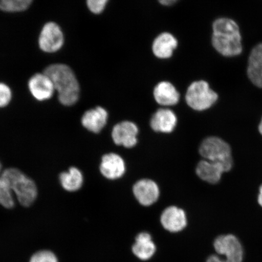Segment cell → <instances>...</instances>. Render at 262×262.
<instances>
[{
    "mask_svg": "<svg viewBox=\"0 0 262 262\" xmlns=\"http://www.w3.org/2000/svg\"><path fill=\"white\" fill-rule=\"evenodd\" d=\"M57 92L58 100L64 106H73L79 99L80 87L76 75L69 66L52 64L45 69Z\"/></svg>",
    "mask_w": 262,
    "mask_h": 262,
    "instance_id": "obj_1",
    "label": "cell"
},
{
    "mask_svg": "<svg viewBox=\"0 0 262 262\" xmlns=\"http://www.w3.org/2000/svg\"><path fill=\"white\" fill-rule=\"evenodd\" d=\"M212 43L219 53L234 57L242 51V37L238 25L231 19H216L212 25Z\"/></svg>",
    "mask_w": 262,
    "mask_h": 262,
    "instance_id": "obj_2",
    "label": "cell"
},
{
    "mask_svg": "<svg viewBox=\"0 0 262 262\" xmlns=\"http://www.w3.org/2000/svg\"><path fill=\"white\" fill-rule=\"evenodd\" d=\"M1 178L8 183L21 205L28 207L37 199L38 192L35 183L19 169H6L3 171Z\"/></svg>",
    "mask_w": 262,
    "mask_h": 262,
    "instance_id": "obj_3",
    "label": "cell"
},
{
    "mask_svg": "<svg viewBox=\"0 0 262 262\" xmlns=\"http://www.w3.org/2000/svg\"><path fill=\"white\" fill-rule=\"evenodd\" d=\"M199 153L205 160L221 163L229 171L233 165L230 146L217 137H209L205 139L199 147Z\"/></svg>",
    "mask_w": 262,
    "mask_h": 262,
    "instance_id": "obj_4",
    "label": "cell"
},
{
    "mask_svg": "<svg viewBox=\"0 0 262 262\" xmlns=\"http://www.w3.org/2000/svg\"><path fill=\"white\" fill-rule=\"evenodd\" d=\"M214 247L216 253L224 257L212 255L206 262H242L243 260V248L234 235H220L215 239Z\"/></svg>",
    "mask_w": 262,
    "mask_h": 262,
    "instance_id": "obj_5",
    "label": "cell"
},
{
    "mask_svg": "<svg viewBox=\"0 0 262 262\" xmlns=\"http://www.w3.org/2000/svg\"><path fill=\"white\" fill-rule=\"evenodd\" d=\"M218 99V95L209 87L207 82H193L186 92V101L192 109L202 111L210 108Z\"/></svg>",
    "mask_w": 262,
    "mask_h": 262,
    "instance_id": "obj_6",
    "label": "cell"
},
{
    "mask_svg": "<svg viewBox=\"0 0 262 262\" xmlns=\"http://www.w3.org/2000/svg\"><path fill=\"white\" fill-rule=\"evenodd\" d=\"M64 42V37L60 26L53 21L46 24L38 38V46L47 53H55L60 50Z\"/></svg>",
    "mask_w": 262,
    "mask_h": 262,
    "instance_id": "obj_7",
    "label": "cell"
},
{
    "mask_svg": "<svg viewBox=\"0 0 262 262\" xmlns=\"http://www.w3.org/2000/svg\"><path fill=\"white\" fill-rule=\"evenodd\" d=\"M28 88L32 96L41 101L50 99L55 92L51 78L44 72L32 75L28 81Z\"/></svg>",
    "mask_w": 262,
    "mask_h": 262,
    "instance_id": "obj_8",
    "label": "cell"
},
{
    "mask_svg": "<svg viewBox=\"0 0 262 262\" xmlns=\"http://www.w3.org/2000/svg\"><path fill=\"white\" fill-rule=\"evenodd\" d=\"M138 133V127L135 123L129 121H124L114 126L112 137L116 145L131 148L137 143Z\"/></svg>",
    "mask_w": 262,
    "mask_h": 262,
    "instance_id": "obj_9",
    "label": "cell"
},
{
    "mask_svg": "<svg viewBox=\"0 0 262 262\" xmlns=\"http://www.w3.org/2000/svg\"><path fill=\"white\" fill-rule=\"evenodd\" d=\"M133 191L137 201L143 206L152 205L155 204L159 198V186L152 180L142 179L139 180L134 184Z\"/></svg>",
    "mask_w": 262,
    "mask_h": 262,
    "instance_id": "obj_10",
    "label": "cell"
},
{
    "mask_svg": "<svg viewBox=\"0 0 262 262\" xmlns=\"http://www.w3.org/2000/svg\"><path fill=\"white\" fill-rule=\"evenodd\" d=\"M160 222L166 230L179 232L187 225V217L182 209L175 206H169L164 210L160 217Z\"/></svg>",
    "mask_w": 262,
    "mask_h": 262,
    "instance_id": "obj_11",
    "label": "cell"
},
{
    "mask_svg": "<svg viewBox=\"0 0 262 262\" xmlns=\"http://www.w3.org/2000/svg\"><path fill=\"white\" fill-rule=\"evenodd\" d=\"M100 171L101 174L107 179H120L126 171L125 163L117 154H107L101 159Z\"/></svg>",
    "mask_w": 262,
    "mask_h": 262,
    "instance_id": "obj_12",
    "label": "cell"
},
{
    "mask_svg": "<svg viewBox=\"0 0 262 262\" xmlns=\"http://www.w3.org/2000/svg\"><path fill=\"white\" fill-rule=\"evenodd\" d=\"M228 172L221 163L203 160L196 165L195 172L200 179L204 181L216 184L220 181L223 173Z\"/></svg>",
    "mask_w": 262,
    "mask_h": 262,
    "instance_id": "obj_13",
    "label": "cell"
},
{
    "mask_svg": "<svg viewBox=\"0 0 262 262\" xmlns=\"http://www.w3.org/2000/svg\"><path fill=\"white\" fill-rule=\"evenodd\" d=\"M177 122L178 119L172 110L162 108L153 115L150 125L156 132L170 133L175 129Z\"/></svg>",
    "mask_w": 262,
    "mask_h": 262,
    "instance_id": "obj_14",
    "label": "cell"
},
{
    "mask_svg": "<svg viewBox=\"0 0 262 262\" xmlns=\"http://www.w3.org/2000/svg\"><path fill=\"white\" fill-rule=\"evenodd\" d=\"M108 114L102 107L98 106L85 112L81 118L83 126L94 133H99L107 123Z\"/></svg>",
    "mask_w": 262,
    "mask_h": 262,
    "instance_id": "obj_15",
    "label": "cell"
},
{
    "mask_svg": "<svg viewBox=\"0 0 262 262\" xmlns=\"http://www.w3.org/2000/svg\"><path fill=\"white\" fill-rule=\"evenodd\" d=\"M133 253L140 260H147L152 258L156 252V246L148 232H140L136 237L132 247Z\"/></svg>",
    "mask_w": 262,
    "mask_h": 262,
    "instance_id": "obj_16",
    "label": "cell"
},
{
    "mask_svg": "<svg viewBox=\"0 0 262 262\" xmlns=\"http://www.w3.org/2000/svg\"><path fill=\"white\" fill-rule=\"evenodd\" d=\"M247 73L252 83L262 88V43L255 46L251 52Z\"/></svg>",
    "mask_w": 262,
    "mask_h": 262,
    "instance_id": "obj_17",
    "label": "cell"
},
{
    "mask_svg": "<svg viewBox=\"0 0 262 262\" xmlns=\"http://www.w3.org/2000/svg\"><path fill=\"white\" fill-rule=\"evenodd\" d=\"M154 97L157 103L163 106L175 105L178 103L180 94L169 82H160L154 90Z\"/></svg>",
    "mask_w": 262,
    "mask_h": 262,
    "instance_id": "obj_18",
    "label": "cell"
},
{
    "mask_svg": "<svg viewBox=\"0 0 262 262\" xmlns=\"http://www.w3.org/2000/svg\"><path fill=\"white\" fill-rule=\"evenodd\" d=\"M178 45V40L172 34L167 32L162 33L153 42V53L159 58H170Z\"/></svg>",
    "mask_w": 262,
    "mask_h": 262,
    "instance_id": "obj_19",
    "label": "cell"
},
{
    "mask_svg": "<svg viewBox=\"0 0 262 262\" xmlns=\"http://www.w3.org/2000/svg\"><path fill=\"white\" fill-rule=\"evenodd\" d=\"M60 182L61 186L67 191H77L83 185V176L79 169L72 167L69 171L60 173Z\"/></svg>",
    "mask_w": 262,
    "mask_h": 262,
    "instance_id": "obj_20",
    "label": "cell"
},
{
    "mask_svg": "<svg viewBox=\"0 0 262 262\" xmlns=\"http://www.w3.org/2000/svg\"><path fill=\"white\" fill-rule=\"evenodd\" d=\"M34 0H0V10L6 12H20L26 11Z\"/></svg>",
    "mask_w": 262,
    "mask_h": 262,
    "instance_id": "obj_21",
    "label": "cell"
},
{
    "mask_svg": "<svg viewBox=\"0 0 262 262\" xmlns=\"http://www.w3.org/2000/svg\"><path fill=\"white\" fill-rule=\"evenodd\" d=\"M14 192L4 180L0 177V205L6 208L14 207L15 203Z\"/></svg>",
    "mask_w": 262,
    "mask_h": 262,
    "instance_id": "obj_22",
    "label": "cell"
},
{
    "mask_svg": "<svg viewBox=\"0 0 262 262\" xmlns=\"http://www.w3.org/2000/svg\"><path fill=\"white\" fill-rule=\"evenodd\" d=\"M12 97L11 88L7 84L0 83V107L8 106Z\"/></svg>",
    "mask_w": 262,
    "mask_h": 262,
    "instance_id": "obj_23",
    "label": "cell"
},
{
    "mask_svg": "<svg viewBox=\"0 0 262 262\" xmlns=\"http://www.w3.org/2000/svg\"><path fill=\"white\" fill-rule=\"evenodd\" d=\"M30 262H58V260L52 252L41 251L33 255Z\"/></svg>",
    "mask_w": 262,
    "mask_h": 262,
    "instance_id": "obj_24",
    "label": "cell"
},
{
    "mask_svg": "<svg viewBox=\"0 0 262 262\" xmlns=\"http://www.w3.org/2000/svg\"><path fill=\"white\" fill-rule=\"evenodd\" d=\"M109 0H86L87 7L94 14H100L104 11Z\"/></svg>",
    "mask_w": 262,
    "mask_h": 262,
    "instance_id": "obj_25",
    "label": "cell"
},
{
    "mask_svg": "<svg viewBox=\"0 0 262 262\" xmlns=\"http://www.w3.org/2000/svg\"><path fill=\"white\" fill-rule=\"evenodd\" d=\"M178 0H159L160 4L165 6H169L174 4Z\"/></svg>",
    "mask_w": 262,
    "mask_h": 262,
    "instance_id": "obj_26",
    "label": "cell"
},
{
    "mask_svg": "<svg viewBox=\"0 0 262 262\" xmlns=\"http://www.w3.org/2000/svg\"><path fill=\"white\" fill-rule=\"evenodd\" d=\"M258 203L262 207V185L260 186L259 194L258 195Z\"/></svg>",
    "mask_w": 262,
    "mask_h": 262,
    "instance_id": "obj_27",
    "label": "cell"
},
{
    "mask_svg": "<svg viewBox=\"0 0 262 262\" xmlns=\"http://www.w3.org/2000/svg\"><path fill=\"white\" fill-rule=\"evenodd\" d=\"M258 130H259V133L262 136V118L259 125H258Z\"/></svg>",
    "mask_w": 262,
    "mask_h": 262,
    "instance_id": "obj_28",
    "label": "cell"
},
{
    "mask_svg": "<svg viewBox=\"0 0 262 262\" xmlns=\"http://www.w3.org/2000/svg\"><path fill=\"white\" fill-rule=\"evenodd\" d=\"M2 172H3L2 171V165L1 163H0V177H1Z\"/></svg>",
    "mask_w": 262,
    "mask_h": 262,
    "instance_id": "obj_29",
    "label": "cell"
}]
</instances>
